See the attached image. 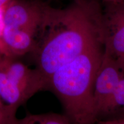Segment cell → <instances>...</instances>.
Masks as SVG:
<instances>
[{
  "label": "cell",
  "instance_id": "6da1fadb",
  "mask_svg": "<svg viewBox=\"0 0 124 124\" xmlns=\"http://www.w3.org/2000/svg\"><path fill=\"white\" fill-rule=\"evenodd\" d=\"M102 14L98 0H72L63 8L45 2L35 46L30 54L48 87L54 72L102 41Z\"/></svg>",
  "mask_w": 124,
  "mask_h": 124
},
{
  "label": "cell",
  "instance_id": "ba28073f",
  "mask_svg": "<svg viewBox=\"0 0 124 124\" xmlns=\"http://www.w3.org/2000/svg\"><path fill=\"white\" fill-rule=\"evenodd\" d=\"M122 116H124V77L121 79L102 110L98 121L117 118Z\"/></svg>",
  "mask_w": 124,
  "mask_h": 124
},
{
  "label": "cell",
  "instance_id": "52a82bcc",
  "mask_svg": "<svg viewBox=\"0 0 124 124\" xmlns=\"http://www.w3.org/2000/svg\"><path fill=\"white\" fill-rule=\"evenodd\" d=\"M36 35L24 29L3 26L1 39L5 53L15 57L31 54L35 44Z\"/></svg>",
  "mask_w": 124,
  "mask_h": 124
},
{
  "label": "cell",
  "instance_id": "7c38bea8",
  "mask_svg": "<svg viewBox=\"0 0 124 124\" xmlns=\"http://www.w3.org/2000/svg\"><path fill=\"white\" fill-rule=\"evenodd\" d=\"M102 2L104 3V4H116V3H119L124 2V0H100Z\"/></svg>",
  "mask_w": 124,
  "mask_h": 124
},
{
  "label": "cell",
  "instance_id": "30bf717a",
  "mask_svg": "<svg viewBox=\"0 0 124 124\" xmlns=\"http://www.w3.org/2000/svg\"><path fill=\"white\" fill-rule=\"evenodd\" d=\"M16 113L5 103L0 94V124H15L17 120Z\"/></svg>",
  "mask_w": 124,
  "mask_h": 124
},
{
  "label": "cell",
  "instance_id": "8fae6325",
  "mask_svg": "<svg viewBox=\"0 0 124 124\" xmlns=\"http://www.w3.org/2000/svg\"><path fill=\"white\" fill-rule=\"evenodd\" d=\"M96 124H124V116L111 120L100 121Z\"/></svg>",
  "mask_w": 124,
  "mask_h": 124
},
{
  "label": "cell",
  "instance_id": "9c48e42d",
  "mask_svg": "<svg viewBox=\"0 0 124 124\" xmlns=\"http://www.w3.org/2000/svg\"><path fill=\"white\" fill-rule=\"evenodd\" d=\"M15 124H72L65 114L56 113L28 114L22 118H17Z\"/></svg>",
  "mask_w": 124,
  "mask_h": 124
},
{
  "label": "cell",
  "instance_id": "5b68a950",
  "mask_svg": "<svg viewBox=\"0 0 124 124\" xmlns=\"http://www.w3.org/2000/svg\"><path fill=\"white\" fill-rule=\"evenodd\" d=\"M44 3L42 0L10 1L3 8V26L27 30L36 35Z\"/></svg>",
  "mask_w": 124,
  "mask_h": 124
},
{
  "label": "cell",
  "instance_id": "4fadbf2b",
  "mask_svg": "<svg viewBox=\"0 0 124 124\" xmlns=\"http://www.w3.org/2000/svg\"><path fill=\"white\" fill-rule=\"evenodd\" d=\"M12 1H13V0H0V8L4 7Z\"/></svg>",
  "mask_w": 124,
  "mask_h": 124
},
{
  "label": "cell",
  "instance_id": "3957f363",
  "mask_svg": "<svg viewBox=\"0 0 124 124\" xmlns=\"http://www.w3.org/2000/svg\"><path fill=\"white\" fill-rule=\"evenodd\" d=\"M41 91H48V83L41 73L31 69L17 57L0 52V94L14 111Z\"/></svg>",
  "mask_w": 124,
  "mask_h": 124
},
{
  "label": "cell",
  "instance_id": "7a4b0ae2",
  "mask_svg": "<svg viewBox=\"0 0 124 124\" xmlns=\"http://www.w3.org/2000/svg\"><path fill=\"white\" fill-rule=\"evenodd\" d=\"M104 53L100 41L52 74L48 91L58 98L72 124H96L93 88Z\"/></svg>",
  "mask_w": 124,
  "mask_h": 124
},
{
  "label": "cell",
  "instance_id": "8992f818",
  "mask_svg": "<svg viewBox=\"0 0 124 124\" xmlns=\"http://www.w3.org/2000/svg\"><path fill=\"white\" fill-rule=\"evenodd\" d=\"M124 77V71L117 62L104 52L96 74L93 88L97 123L102 110Z\"/></svg>",
  "mask_w": 124,
  "mask_h": 124
},
{
  "label": "cell",
  "instance_id": "277c9868",
  "mask_svg": "<svg viewBox=\"0 0 124 124\" xmlns=\"http://www.w3.org/2000/svg\"><path fill=\"white\" fill-rule=\"evenodd\" d=\"M101 28L104 52L115 59L124 71V1L105 4Z\"/></svg>",
  "mask_w": 124,
  "mask_h": 124
}]
</instances>
